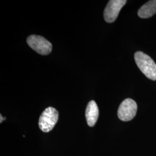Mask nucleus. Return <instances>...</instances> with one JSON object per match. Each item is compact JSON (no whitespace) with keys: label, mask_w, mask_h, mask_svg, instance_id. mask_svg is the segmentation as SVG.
<instances>
[{"label":"nucleus","mask_w":156,"mask_h":156,"mask_svg":"<svg viewBox=\"0 0 156 156\" xmlns=\"http://www.w3.org/2000/svg\"><path fill=\"white\" fill-rule=\"evenodd\" d=\"M135 61L140 71L152 80H156V64L151 57L142 51H137L134 55Z\"/></svg>","instance_id":"obj_1"},{"label":"nucleus","mask_w":156,"mask_h":156,"mask_svg":"<svg viewBox=\"0 0 156 156\" xmlns=\"http://www.w3.org/2000/svg\"><path fill=\"white\" fill-rule=\"evenodd\" d=\"M58 120V112L53 107H48L43 112L39 119V127L44 133L53 129Z\"/></svg>","instance_id":"obj_2"},{"label":"nucleus","mask_w":156,"mask_h":156,"mask_svg":"<svg viewBox=\"0 0 156 156\" xmlns=\"http://www.w3.org/2000/svg\"><path fill=\"white\" fill-rule=\"evenodd\" d=\"M27 42L31 49L41 55H48L52 50L51 44L40 35H30L27 38Z\"/></svg>","instance_id":"obj_3"},{"label":"nucleus","mask_w":156,"mask_h":156,"mask_svg":"<svg viewBox=\"0 0 156 156\" xmlns=\"http://www.w3.org/2000/svg\"><path fill=\"white\" fill-rule=\"evenodd\" d=\"M137 109L136 102L131 98H127L123 101L119 107L117 116L122 121H130L135 116Z\"/></svg>","instance_id":"obj_4"},{"label":"nucleus","mask_w":156,"mask_h":156,"mask_svg":"<svg viewBox=\"0 0 156 156\" xmlns=\"http://www.w3.org/2000/svg\"><path fill=\"white\" fill-rule=\"evenodd\" d=\"M126 2V0L109 1L104 12V17L106 22H114L117 19L120 10Z\"/></svg>","instance_id":"obj_5"},{"label":"nucleus","mask_w":156,"mask_h":156,"mask_svg":"<svg viewBox=\"0 0 156 156\" xmlns=\"http://www.w3.org/2000/svg\"><path fill=\"white\" fill-rule=\"evenodd\" d=\"M87 123L90 127H93L99 116V109L94 101H90L87 104L85 112Z\"/></svg>","instance_id":"obj_6"},{"label":"nucleus","mask_w":156,"mask_h":156,"mask_svg":"<svg viewBox=\"0 0 156 156\" xmlns=\"http://www.w3.org/2000/svg\"><path fill=\"white\" fill-rule=\"evenodd\" d=\"M156 13V0H151L140 8L138 15L140 18L146 19Z\"/></svg>","instance_id":"obj_7"},{"label":"nucleus","mask_w":156,"mask_h":156,"mask_svg":"<svg viewBox=\"0 0 156 156\" xmlns=\"http://www.w3.org/2000/svg\"><path fill=\"white\" fill-rule=\"evenodd\" d=\"M0 117H1V120H0V123H2V122L4 120H5V117H2V115H0Z\"/></svg>","instance_id":"obj_8"}]
</instances>
